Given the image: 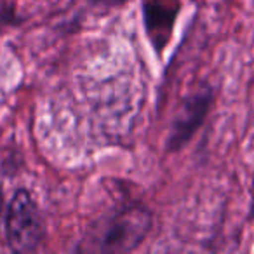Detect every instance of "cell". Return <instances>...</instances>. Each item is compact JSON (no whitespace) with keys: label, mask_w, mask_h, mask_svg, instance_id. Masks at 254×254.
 Segmentation results:
<instances>
[{"label":"cell","mask_w":254,"mask_h":254,"mask_svg":"<svg viewBox=\"0 0 254 254\" xmlns=\"http://www.w3.org/2000/svg\"><path fill=\"white\" fill-rule=\"evenodd\" d=\"M152 228V214L141 205H126L96 221L89 232L87 249L98 253H129L138 249Z\"/></svg>","instance_id":"6da1fadb"},{"label":"cell","mask_w":254,"mask_h":254,"mask_svg":"<svg viewBox=\"0 0 254 254\" xmlns=\"http://www.w3.org/2000/svg\"><path fill=\"white\" fill-rule=\"evenodd\" d=\"M42 237L44 226L39 207L28 191L19 190L12 198L7 212L9 246L19 253H28L39 247Z\"/></svg>","instance_id":"7a4b0ae2"},{"label":"cell","mask_w":254,"mask_h":254,"mask_svg":"<svg viewBox=\"0 0 254 254\" xmlns=\"http://www.w3.org/2000/svg\"><path fill=\"white\" fill-rule=\"evenodd\" d=\"M211 106H212V91L209 87L198 89L193 96L185 99L180 112L174 117L171 134L167 138V150L169 152H178V150H181L193 138V134L200 129L202 124H204Z\"/></svg>","instance_id":"3957f363"},{"label":"cell","mask_w":254,"mask_h":254,"mask_svg":"<svg viewBox=\"0 0 254 254\" xmlns=\"http://www.w3.org/2000/svg\"><path fill=\"white\" fill-rule=\"evenodd\" d=\"M145 25L157 47L164 49L171 39L174 19L180 11V0H145Z\"/></svg>","instance_id":"277c9868"},{"label":"cell","mask_w":254,"mask_h":254,"mask_svg":"<svg viewBox=\"0 0 254 254\" xmlns=\"http://www.w3.org/2000/svg\"><path fill=\"white\" fill-rule=\"evenodd\" d=\"M89 2L99 7H117V5H124L127 0H89Z\"/></svg>","instance_id":"5b68a950"},{"label":"cell","mask_w":254,"mask_h":254,"mask_svg":"<svg viewBox=\"0 0 254 254\" xmlns=\"http://www.w3.org/2000/svg\"><path fill=\"white\" fill-rule=\"evenodd\" d=\"M0 218H2V191H0Z\"/></svg>","instance_id":"8992f818"}]
</instances>
